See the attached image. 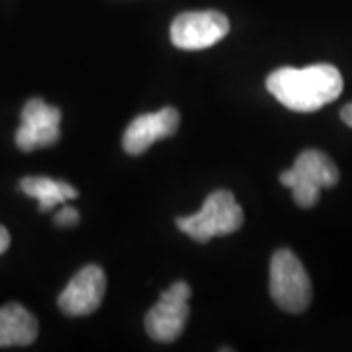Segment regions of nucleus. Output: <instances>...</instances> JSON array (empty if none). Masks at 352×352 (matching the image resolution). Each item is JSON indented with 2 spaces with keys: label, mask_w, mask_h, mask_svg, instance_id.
<instances>
[{
  "label": "nucleus",
  "mask_w": 352,
  "mask_h": 352,
  "mask_svg": "<svg viewBox=\"0 0 352 352\" xmlns=\"http://www.w3.org/2000/svg\"><path fill=\"white\" fill-rule=\"evenodd\" d=\"M268 92L294 112H317L337 100L342 92V75L327 63L305 69H278L266 78Z\"/></svg>",
  "instance_id": "nucleus-1"
},
{
  "label": "nucleus",
  "mask_w": 352,
  "mask_h": 352,
  "mask_svg": "<svg viewBox=\"0 0 352 352\" xmlns=\"http://www.w3.org/2000/svg\"><path fill=\"white\" fill-rule=\"evenodd\" d=\"M245 215L235 196L229 190L212 192L198 214L178 217L176 226L196 243H208L219 235H229L241 229Z\"/></svg>",
  "instance_id": "nucleus-2"
},
{
  "label": "nucleus",
  "mask_w": 352,
  "mask_h": 352,
  "mask_svg": "<svg viewBox=\"0 0 352 352\" xmlns=\"http://www.w3.org/2000/svg\"><path fill=\"white\" fill-rule=\"evenodd\" d=\"M280 182L292 190L294 201L300 208H314L323 188H333L339 182V168L331 157L317 149L298 155L292 168L280 175Z\"/></svg>",
  "instance_id": "nucleus-3"
},
{
  "label": "nucleus",
  "mask_w": 352,
  "mask_h": 352,
  "mask_svg": "<svg viewBox=\"0 0 352 352\" xmlns=\"http://www.w3.org/2000/svg\"><path fill=\"white\" fill-rule=\"evenodd\" d=\"M270 296L288 314H303L311 303V280L302 261L288 249L276 251L270 261Z\"/></svg>",
  "instance_id": "nucleus-4"
},
{
  "label": "nucleus",
  "mask_w": 352,
  "mask_h": 352,
  "mask_svg": "<svg viewBox=\"0 0 352 352\" xmlns=\"http://www.w3.org/2000/svg\"><path fill=\"white\" fill-rule=\"evenodd\" d=\"M192 296L188 282H176L161 294V300L153 305L145 317V329L153 340L173 342L188 323V300Z\"/></svg>",
  "instance_id": "nucleus-5"
},
{
  "label": "nucleus",
  "mask_w": 352,
  "mask_h": 352,
  "mask_svg": "<svg viewBox=\"0 0 352 352\" xmlns=\"http://www.w3.org/2000/svg\"><path fill=\"white\" fill-rule=\"evenodd\" d=\"M229 32V20L217 10L182 12L170 25V39L178 50L198 51L208 50L226 38Z\"/></svg>",
  "instance_id": "nucleus-6"
},
{
  "label": "nucleus",
  "mask_w": 352,
  "mask_h": 352,
  "mask_svg": "<svg viewBox=\"0 0 352 352\" xmlns=\"http://www.w3.org/2000/svg\"><path fill=\"white\" fill-rule=\"evenodd\" d=\"M106 294V274L98 264L80 268L59 294V309L71 317H85L100 307Z\"/></svg>",
  "instance_id": "nucleus-7"
},
{
  "label": "nucleus",
  "mask_w": 352,
  "mask_h": 352,
  "mask_svg": "<svg viewBox=\"0 0 352 352\" xmlns=\"http://www.w3.org/2000/svg\"><path fill=\"white\" fill-rule=\"evenodd\" d=\"M178 126H180V113L170 106L155 113H143L127 126L122 145L129 155H141L155 141L175 135Z\"/></svg>",
  "instance_id": "nucleus-8"
},
{
  "label": "nucleus",
  "mask_w": 352,
  "mask_h": 352,
  "mask_svg": "<svg viewBox=\"0 0 352 352\" xmlns=\"http://www.w3.org/2000/svg\"><path fill=\"white\" fill-rule=\"evenodd\" d=\"M38 319L20 303L0 307V349L28 346L38 339Z\"/></svg>",
  "instance_id": "nucleus-9"
},
{
  "label": "nucleus",
  "mask_w": 352,
  "mask_h": 352,
  "mask_svg": "<svg viewBox=\"0 0 352 352\" xmlns=\"http://www.w3.org/2000/svg\"><path fill=\"white\" fill-rule=\"evenodd\" d=\"M20 190L39 201V212H50L67 200H73L78 196L75 186L45 176H25L20 182Z\"/></svg>",
  "instance_id": "nucleus-10"
},
{
  "label": "nucleus",
  "mask_w": 352,
  "mask_h": 352,
  "mask_svg": "<svg viewBox=\"0 0 352 352\" xmlns=\"http://www.w3.org/2000/svg\"><path fill=\"white\" fill-rule=\"evenodd\" d=\"M59 126H32V124H20L16 131V145L20 151H36L43 147H51L59 141Z\"/></svg>",
  "instance_id": "nucleus-11"
},
{
  "label": "nucleus",
  "mask_w": 352,
  "mask_h": 352,
  "mask_svg": "<svg viewBox=\"0 0 352 352\" xmlns=\"http://www.w3.org/2000/svg\"><path fill=\"white\" fill-rule=\"evenodd\" d=\"M22 124L32 126H59L61 124V110L50 106L41 98H32L25 102L22 110Z\"/></svg>",
  "instance_id": "nucleus-12"
},
{
  "label": "nucleus",
  "mask_w": 352,
  "mask_h": 352,
  "mask_svg": "<svg viewBox=\"0 0 352 352\" xmlns=\"http://www.w3.org/2000/svg\"><path fill=\"white\" fill-rule=\"evenodd\" d=\"M55 223L59 227H73L78 223V212L71 206H63L61 212L55 215Z\"/></svg>",
  "instance_id": "nucleus-13"
},
{
  "label": "nucleus",
  "mask_w": 352,
  "mask_h": 352,
  "mask_svg": "<svg viewBox=\"0 0 352 352\" xmlns=\"http://www.w3.org/2000/svg\"><path fill=\"white\" fill-rule=\"evenodd\" d=\"M8 247H10V233L6 227L0 226V254L8 251Z\"/></svg>",
  "instance_id": "nucleus-14"
},
{
  "label": "nucleus",
  "mask_w": 352,
  "mask_h": 352,
  "mask_svg": "<svg viewBox=\"0 0 352 352\" xmlns=\"http://www.w3.org/2000/svg\"><path fill=\"white\" fill-rule=\"evenodd\" d=\"M340 120H342L349 127H352V102L351 104H346V106L340 110Z\"/></svg>",
  "instance_id": "nucleus-15"
}]
</instances>
